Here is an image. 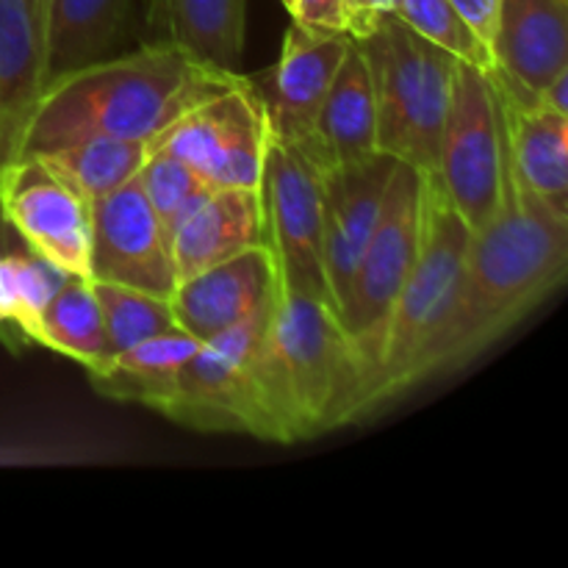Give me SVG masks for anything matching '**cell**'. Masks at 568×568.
<instances>
[{
	"label": "cell",
	"instance_id": "cell-25",
	"mask_svg": "<svg viewBox=\"0 0 568 568\" xmlns=\"http://www.w3.org/2000/svg\"><path fill=\"white\" fill-rule=\"evenodd\" d=\"M148 144L128 142V139L92 136L81 142L64 144L50 153H39V159L61 178L70 183L81 197L89 203L105 197L122 186L125 181L139 175L144 159H148Z\"/></svg>",
	"mask_w": 568,
	"mask_h": 568
},
{
	"label": "cell",
	"instance_id": "cell-10",
	"mask_svg": "<svg viewBox=\"0 0 568 568\" xmlns=\"http://www.w3.org/2000/svg\"><path fill=\"white\" fill-rule=\"evenodd\" d=\"M264 244L277 270V286L327 303L322 261V172L292 144L270 139L261 178Z\"/></svg>",
	"mask_w": 568,
	"mask_h": 568
},
{
	"label": "cell",
	"instance_id": "cell-7",
	"mask_svg": "<svg viewBox=\"0 0 568 568\" xmlns=\"http://www.w3.org/2000/svg\"><path fill=\"white\" fill-rule=\"evenodd\" d=\"M422 189H425V172L397 161L388 178L386 194H383L381 220L366 242L364 255L349 277L347 294L338 308V322L353 342L366 388L381 358L383 333H386L394 300L408 281L416 255H419Z\"/></svg>",
	"mask_w": 568,
	"mask_h": 568
},
{
	"label": "cell",
	"instance_id": "cell-22",
	"mask_svg": "<svg viewBox=\"0 0 568 568\" xmlns=\"http://www.w3.org/2000/svg\"><path fill=\"white\" fill-rule=\"evenodd\" d=\"M200 344L203 342L175 327L89 366V383L94 392L116 403H139L161 410L175 394L181 369Z\"/></svg>",
	"mask_w": 568,
	"mask_h": 568
},
{
	"label": "cell",
	"instance_id": "cell-3",
	"mask_svg": "<svg viewBox=\"0 0 568 568\" xmlns=\"http://www.w3.org/2000/svg\"><path fill=\"white\" fill-rule=\"evenodd\" d=\"M255 369L281 444L364 419V369L322 300L275 288Z\"/></svg>",
	"mask_w": 568,
	"mask_h": 568
},
{
	"label": "cell",
	"instance_id": "cell-5",
	"mask_svg": "<svg viewBox=\"0 0 568 568\" xmlns=\"http://www.w3.org/2000/svg\"><path fill=\"white\" fill-rule=\"evenodd\" d=\"M372 75L377 150L419 172H436L458 59L422 39L397 14H383L355 39Z\"/></svg>",
	"mask_w": 568,
	"mask_h": 568
},
{
	"label": "cell",
	"instance_id": "cell-34",
	"mask_svg": "<svg viewBox=\"0 0 568 568\" xmlns=\"http://www.w3.org/2000/svg\"><path fill=\"white\" fill-rule=\"evenodd\" d=\"M538 103L568 116V70L558 72V75L549 81V87L538 94Z\"/></svg>",
	"mask_w": 568,
	"mask_h": 568
},
{
	"label": "cell",
	"instance_id": "cell-24",
	"mask_svg": "<svg viewBox=\"0 0 568 568\" xmlns=\"http://www.w3.org/2000/svg\"><path fill=\"white\" fill-rule=\"evenodd\" d=\"M39 347L78 361L83 369L109 358L103 314L89 277L67 275L39 320Z\"/></svg>",
	"mask_w": 568,
	"mask_h": 568
},
{
	"label": "cell",
	"instance_id": "cell-20",
	"mask_svg": "<svg viewBox=\"0 0 568 568\" xmlns=\"http://www.w3.org/2000/svg\"><path fill=\"white\" fill-rule=\"evenodd\" d=\"M499 100L510 172L538 203L568 220V116L541 103H510L503 92Z\"/></svg>",
	"mask_w": 568,
	"mask_h": 568
},
{
	"label": "cell",
	"instance_id": "cell-31",
	"mask_svg": "<svg viewBox=\"0 0 568 568\" xmlns=\"http://www.w3.org/2000/svg\"><path fill=\"white\" fill-rule=\"evenodd\" d=\"M455 9L464 14V20L475 28L477 37L488 44L491 50V33H494V22H497V11H499V0H453Z\"/></svg>",
	"mask_w": 568,
	"mask_h": 568
},
{
	"label": "cell",
	"instance_id": "cell-29",
	"mask_svg": "<svg viewBox=\"0 0 568 568\" xmlns=\"http://www.w3.org/2000/svg\"><path fill=\"white\" fill-rule=\"evenodd\" d=\"M6 261H9L17 303H20V331L28 342L39 344V320H42L44 305L50 303L67 275L33 253H11L6 255Z\"/></svg>",
	"mask_w": 568,
	"mask_h": 568
},
{
	"label": "cell",
	"instance_id": "cell-14",
	"mask_svg": "<svg viewBox=\"0 0 568 568\" xmlns=\"http://www.w3.org/2000/svg\"><path fill=\"white\" fill-rule=\"evenodd\" d=\"M491 59L494 81L510 103H538L549 81L568 70V0H499Z\"/></svg>",
	"mask_w": 568,
	"mask_h": 568
},
{
	"label": "cell",
	"instance_id": "cell-13",
	"mask_svg": "<svg viewBox=\"0 0 568 568\" xmlns=\"http://www.w3.org/2000/svg\"><path fill=\"white\" fill-rule=\"evenodd\" d=\"M349 42L353 37L347 31H320L292 22L275 64L247 75L272 139L305 148Z\"/></svg>",
	"mask_w": 568,
	"mask_h": 568
},
{
	"label": "cell",
	"instance_id": "cell-16",
	"mask_svg": "<svg viewBox=\"0 0 568 568\" xmlns=\"http://www.w3.org/2000/svg\"><path fill=\"white\" fill-rule=\"evenodd\" d=\"M275 288V258L266 244H255L186 281H178L170 308L181 331L205 342L253 316L261 305L270 303Z\"/></svg>",
	"mask_w": 568,
	"mask_h": 568
},
{
	"label": "cell",
	"instance_id": "cell-1",
	"mask_svg": "<svg viewBox=\"0 0 568 568\" xmlns=\"http://www.w3.org/2000/svg\"><path fill=\"white\" fill-rule=\"evenodd\" d=\"M568 220L505 172L497 214L471 233L458 303L419 369V383L464 369L564 283Z\"/></svg>",
	"mask_w": 568,
	"mask_h": 568
},
{
	"label": "cell",
	"instance_id": "cell-4",
	"mask_svg": "<svg viewBox=\"0 0 568 568\" xmlns=\"http://www.w3.org/2000/svg\"><path fill=\"white\" fill-rule=\"evenodd\" d=\"M471 231L433 172L422 189V242L383 333L381 358L366 388L364 419L419 386V369L458 303Z\"/></svg>",
	"mask_w": 568,
	"mask_h": 568
},
{
	"label": "cell",
	"instance_id": "cell-33",
	"mask_svg": "<svg viewBox=\"0 0 568 568\" xmlns=\"http://www.w3.org/2000/svg\"><path fill=\"white\" fill-rule=\"evenodd\" d=\"M0 325H11L20 331V303H17L14 277H11L6 255H0Z\"/></svg>",
	"mask_w": 568,
	"mask_h": 568
},
{
	"label": "cell",
	"instance_id": "cell-30",
	"mask_svg": "<svg viewBox=\"0 0 568 568\" xmlns=\"http://www.w3.org/2000/svg\"><path fill=\"white\" fill-rule=\"evenodd\" d=\"M292 22L305 28H320V31H347L344 28L342 0H292L288 6Z\"/></svg>",
	"mask_w": 568,
	"mask_h": 568
},
{
	"label": "cell",
	"instance_id": "cell-21",
	"mask_svg": "<svg viewBox=\"0 0 568 568\" xmlns=\"http://www.w3.org/2000/svg\"><path fill=\"white\" fill-rule=\"evenodd\" d=\"M136 0H50L42 28L44 87L55 78L116 55Z\"/></svg>",
	"mask_w": 568,
	"mask_h": 568
},
{
	"label": "cell",
	"instance_id": "cell-6",
	"mask_svg": "<svg viewBox=\"0 0 568 568\" xmlns=\"http://www.w3.org/2000/svg\"><path fill=\"white\" fill-rule=\"evenodd\" d=\"M272 300L275 294L253 316L200 344L181 369L172 399L159 410L161 416L197 433H244L277 442L255 369Z\"/></svg>",
	"mask_w": 568,
	"mask_h": 568
},
{
	"label": "cell",
	"instance_id": "cell-37",
	"mask_svg": "<svg viewBox=\"0 0 568 568\" xmlns=\"http://www.w3.org/2000/svg\"><path fill=\"white\" fill-rule=\"evenodd\" d=\"M281 3H283V6H286V9H288V6H292V0H281Z\"/></svg>",
	"mask_w": 568,
	"mask_h": 568
},
{
	"label": "cell",
	"instance_id": "cell-15",
	"mask_svg": "<svg viewBox=\"0 0 568 568\" xmlns=\"http://www.w3.org/2000/svg\"><path fill=\"white\" fill-rule=\"evenodd\" d=\"M397 161L375 153L358 164L322 172V261L327 303L338 316L349 277L381 220L383 194Z\"/></svg>",
	"mask_w": 568,
	"mask_h": 568
},
{
	"label": "cell",
	"instance_id": "cell-32",
	"mask_svg": "<svg viewBox=\"0 0 568 568\" xmlns=\"http://www.w3.org/2000/svg\"><path fill=\"white\" fill-rule=\"evenodd\" d=\"M344 9V28L353 39L366 37V33L375 28V22L381 20V6L377 0H342Z\"/></svg>",
	"mask_w": 568,
	"mask_h": 568
},
{
	"label": "cell",
	"instance_id": "cell-8",
	"mask_svg": "<svg viewBox=\"0 0 568 568\" xmlns=\"http://www.w3.org/2000/svg\"><path fill=\"white\" fill-rule=\"evenodd\" d=\"M505 172L508 142L503 100L491 70L458 61L433 175L442 181L449 203L471 233L497 214L505 192Z\"/></svg>",
	"mask_w": 568,
	"mask_h": 568
},
{
	"label": "cell",
	"instance_id": "cell-9",
	"mask_svg": "<svg viewBox=\"0 0 568 568\" xmlns=\"http://www.w3.org/2000/svg\"><path fill=\"white\" fill-rule=\"evenodd\" d=\"M270 139L264 109L239 72L225 89L178 116L150 150L178 155L216 189H261Z\"/></svg>",
	"mask_w": 568,
	"mask_h": 568
},
{
	"label": "cell",
	"instance_id": "cell-19",
	"mask_svg": "<svg viewBox=\"0 0 568 568\" xmlns=\"http://www.w3.org/2000/svg\"><path fill=\"white\" fill-rule=\"evenodd\" d=\"M44 92V50L33 0H0V170L20 159L22 133Z\"/></svg>",
	"mask_w": 568,
	"mask_h": 568
},
{
	"label": "cell",
	"instance_id": "cell-28",
	"mask_svg": "<svg viewBox=\"0 0 568 568\" xmlns=\"http://www.w3.org/2000/svg\"><path fill=\"white\" fill-rule=\"evenodd\" d=\"M397 17L405 26L414 28L422 39L447 50L464 64L494 70L491 50L464 20V14L455 9L453 0H403Z\"/></svg>",
	"mask_w": 568,
	"mask_h": 568
},
{
	"label": "cell",
	"instance_id": "cell-18",
	"mask_svg": "<svg viewBox=\"0 0 568 568\" xmlns=\"http://www.w3.org/2000/svg\"><path fill=\"white\" fill-rule=\"evenodd\" d=\"M264 236L261 189H211L209 197L170 236L178 281L233 258L242 250L264 244Z\"/></svg>",
	"mask_w": 568,
	"mask_h": 568
},
{
	"label": "cell",
	"instance_id": "cell-11",
	"mask_svg": "<svg viewBox=\"0 0 568 568\" xmlns=\"http://www.w3.org/2000/svg\"><path fill=\"white\" fill-rule=\"evenodd\" d=\"M0 214L33 255L64 275L89 277L92 203L39 155H22L0 170Z\"/></svg>",
	"mask_w": 568,
	"mask_h": 568
},
{
	"label": "cell",
	"instance_id": "cell-17",
	"mask_svg": "<svg viewBox=\"0 0 568 568\" xmlns=\"http://www.w3.org/2000/svg\"><path fill=\"white\" fill-rule=\"evenodd\" d=\"M320 172L358 164L377 150V105L364 53L349 42L325 94L308 142L300 150Z\"/></svg>",
	"mask_w": 568,
	"mask_h": 568
},
{
	"label": "cell",
	"instance_id": "cell-27",
	"mask_svg": "<svg viewBox=\"0 0 568 568\" xmlns=\"http://www.w3.org/2000/svg\"><path fill=\"white\" fill-rule=\"evenodd\" d=\"M139 181H142L144 194H148L166 239L209 197L211 189H216L203 175H197L186 161L155 148L148 150V159L139 170Z\"/></svg>",
	"mask_w": 568,
	"mask_h": 568
},
{
	"label": "cell",
	"instance_id": "cell-26",
	"mask_svg": "<svg viewBox=\"0 0 568 568\" xmlns=\"http://www.w3.org/2000/svg\"><path fill=\"white\" fill-rule=\"evenodd\" d=\"M94 297H98L100 314H103L105 338H109V355L122 353L144 338L161 336L175 331L170 300L155 294L139 292V288L116 286V283L92 281Z\"/></svg>",
	"mask_w": 568,
	"mask_h": 568
},
{
	"label": "cell",
	"instance_id": "cell-12",
	"mask_svg": "<svg viewBox=\"0 0 568 568\" xmlns=\"http://www.w3.org/2000/svg\"><path fill=\"white\" fill-rule=\"evenodd\" d=\"M89 277L164 300L175 292L178 275L172 266L170 239L139 175L92 203Z\"/></svg>",
	"mask_w": 568,
	"mask_h": 568
},
{
	"label": "cell",
	"instance_id": "cell-36",
	"mask_svg": "<svg viewBox=\"0 0 568 568\" xmlns=\"http://www.w3.org/2000/svg\"><path fill=\"white\" fill-rule=\"evenodd\" d=\"M33 3H37L39 26H42V28H44V17H48V6H50V0H33Z\"/></svg>",
	"mask_w": 568,
	"mask_h": 568
},
{
	"label": "cell",
	"instance_id": "cell-35",
	"mask_svg": "<svg viewBox=\"0 0 568 568\" xmlns=\"http://www.w3.org/2000/svg\"><path fill=\"white\" fill-rule=\"evenodd\" d=\"M399 3H403V0H377V6H381V14H397Z\"/></svg>",
	"mask_w": 568,
	"mask_h": 568
},
{
	"label": "cell",
	"instance_id": "cell-2",
	"mask_svg": "<svg viewBox=\"0 0 568 568\" xmlns=\"http://www.w3.org/2000/svg\"><path fill=\"white\" fill-rule=\"evenodd\" d=\"M236 75L200 64L166 39L94 61L44 87L22 133L20 159L92 136L150 148L178 116Z\"/></svg>",
	"mask_w": 568,
	"mask_h": 568
},
{
	"label": "cell",
	"instance_id": "cell-23",
	"mask_svg": "<svg viewBox=\"0 0 568 568\" xmlns=\"http://www.w3.org/2000/svg\"><path fill=\"white\" fill-rule=\"evenodd\" d=\"M166 42L194 61L239 72L247 33V0H155Z\"/></svg>",
	"mask_w": 568,
	"mask_h": 568
}]
</instances>
